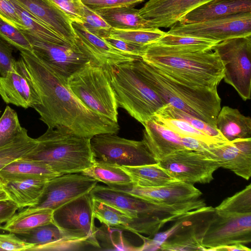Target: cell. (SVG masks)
<instances>
[{
	"instance_id": "6da1fadb",
	"label": "cell",
	"mask_w": 251,
	"mask_h": 251,
	"mask_svg": "<svg viewBox=\"0 0 251 251\" xmlns=\"http://www.w3.org/2000/svg\"><path fill=\"white\" fill-rule=\"evenodd\" d=\"M17 60L38 103L33 108L48 127L91 138L101 133L117 134L115 122L84 105L66 84L33 51H20Z\"/></svg>"
},
{
	"instance_id": "7a4b0ae2",
	"label": "cell",
	"mask_w": 251,
	"mask_h": 251,
	"mask_svg": "<svg viewBox=\"0 0 251 251\" xmlns=\"http://www.w3.org/2000/svg\"><path fill=\"white\" fill-rule=\"evenodd\" d=\"M147 63L188 84L217 88L223 79L224 68L212 50H194L153 43L141 57Z\"/></svg>"
},
{
	"instance_id": "3957f363",
	"label": "cell",
	"mask_w": 251,
	"mask_h": 251,
	"mask_svg": "<svg viewBox=\"0 0 251 251\" xmlns=\"http://www.w3.org/2000/svg\"><path fill=\"white\" fill-rule=\"evenodd\" d=\"M140 70L152 89L166 104L216 128L221 100L217 88L192 86L138 58Z\"/></svg>"
},
{
	"instance_id": "277c9868",
	"label": "cell",
	"mask_w": 251,
	"mask_h": 251,
	"mask_svg": "<svg viewBox=\"0 0 251 251\" xmlns=\"http://www.w3.org/2000/svg\"><path fill=\"white\" fill-rule=\"evenodd\" d=\"M138 58L105 69L118 106L144 125L166 104L145 78Z\"/></svg>"
},
{
	"instance_id": "5b68a950",
	"label": "cell",
	"mask_w": 251,
	"mask_h": 251,
	"mask_svg": "<svg viewBox=\"0 0 251 251\" xmlns=\"http://www.w3.org/2000/svg\"><path fill=\"white\" fill-rule=\"evenodd\" d=\"M36 139L37 146L23 158L43 162L60 175L81 173L94 162L90 138L48 127Z\"/></svg>"
},
{
	"instance_id": "8992f818",
	"label": "cell",
	"mask_w": 251,
	"mask_h": 251,
	"mask_svg": "<svg viewBox=\"0 0 251 251\" xmlns=\"http://www.w3.org/2000/svg\"><path fill=\"white\" fill-rule=\"evenodd\" d=\"M66 85L86 107L118 123L116 98L105 69L91 62L73 74Z\"/></svg>"
},
{
	"instance_id": "52a82bcc",
	"label": "cell",
	"mask_w": 251,
	"mask_h": 251,
	"mask_svg": "<svg viewBox=\"0 0 251 251\" xmlns=\"http://www.w3.org/2000/svg\"><path fill=\"white\" fill-rule=\"evenodd\" d=\"M224 68L223 79L244 100L251 99V35L237 37L216 44L212 48Z\"/></svg>"
},
{
	"instance_id": "ba28073f",
	"label": "cell",
	"mask_w": 251,
	"mask_h": 251,
	"mask_svg": "<svg viewBox=\"0 0 251 251\" xmlns=\"http://www.w3.org/2000/svg\"><path fill=\"white\" fill-rule=\"evenodd\" d=\"M93 199L89 193L76 198L53 212V222L70 240L99 248L96 237Z\"/></svg>"
},
{
	"instance_id": "9c48e42d",
	"label": "cell",
	"mask_w": 251,
	"mask_h": 251,
	"mask_svg": "<svg viewBox=\"0 0 251 251\" xmlns=\"http://www.w3.org/2000/svg\"><path fill=\"white\" fill-rule=\"evenodd\" d=\"M90 144L94 161L120 166L157 163L143 140L127 139L115 133H101L93 136Z\"/></svg>"
},
{
	"instance_id": "30bf717a",
	"label": "cell",
	"mask_w": 251,
	"mask_h": 251,
	"mask_svg": "<svg viewBox=\"0 0 251 251\" xmlns=\"http://www.w3.org/2000/svg\"><path fill=\"white\" fill-rule=\"evenodd\" d=\"M22 31L30 42L33 52L66 84L73 74L87 64L91 62L99 64L77 44L47 42L25 30Z\"/></svg>"
},
{
	"instance_id": "8fae6325",
	"label": "cell",
	"mask_w": 251,
	"mask_h": 251,
	"mask_svg": "<svg viewBox=\"0 0 251 251\" xmlns=\"http://www.w3.org/2000/svg\"><path fill=\"white\" fill-rule=\"evenodd\" d=\"M98 181L81 173L67 174L50 179L38 202L16 213L10 220L44 210H54L66 202L89 192Z\"/></svg>"
},
{
	"instance_id": "7c38bea8",
	"label": "cell",
	"mask_w": 251,
	"mask_h": 251,
	"mask_svg": "<svg viewBox=\"0 0 251 251\" xmlns=\"http://www.w3.org/2000/svg\"><path fill=\"white\" fill-rule=\"evenodd\" d=\"M173 179L187 183L206 184L213 179L218 162L203 151H176L157 162Z\"/></svg>"
},
{
	"instance_id": "4fadbf2b",
	"label": "cell",
	"mask_w": 251,
	"mask_h": 251,
	"mask_svg": "<svg viewBox=\"0 0 251 251\" xmlns=\"http://www.w3.org/2000/svg\"><path fill=\"white\" fill-rule=\"evenodd\" d=\"M168 34L206 39L220 42L251 35V12L242 13L201 22L170 27Z\"/></svg>"
},
{
	"instance_id": "5bb4252c",
	"label": "cell",
	"mask_w": 251,
	"mask_h": 251,
	"mask_svg": "<svg viewBox=\"0 0 251 251\" xmlns=\"http://www.w3.org/2000/svg\"><path fill=\"white\" fill-rule=\"evenodd\" d=\"M251 242V212L215 215L203 236L205 251L227 245H246Z\"/></svg>"
},
{
	"instance_id": "9a60e30c",
	"label": "cell",
	"mask_w": 251,
	"mask_h": 251,
	"mask_svg": "<svg viewBox=\"0 0 251 251\" xmlns=\"http://www.w3.org/2000/svg\"><path fill=\"white\" fill-rule=\"evenodd\" d=\"M92 199L101 201L132 217L151 218L163 224L166 218L164 205L145 201L108 186L96 185L90 192Z\"/></svg>"
},
{
	"instance_id": "2e32d148",
	"label": "cell",
	"mask_w": 251,
	"mask_h": 251,
	"mask_svg": "<svg viewBox=\"0 0 251 251\" xmlns=\"http://www.w3.org/2000/svg\"><path fill=\"white\" fill-rule=\"evenodd\" d=\"M215 159L220 167L249 180L251 176V138L237 139L212 145L203 151Z\"/></svg>"
},
{
	"instance_id": "e0dca14e",
	"label": "cell",
	"mask_w": 251,
	"mask_h": 251,
	"mask_svg": "<svg viewBox=\"0 0 251 251\" xmlns=\"http://www.w3.org/2000/svg\"><path fill=\"white\" fill-rule=\"evenodd\" d=\"M157 204H172L199 199L202 193L193 184L175 180L156 187L135 185L114 188Z\"/></svg>"
},
{
	"instance_id": "ac0fdd59",
	"label": "cell",
	"mask_w": 251,
	"mask_h": 251,
	"mask_svg": "<svg viewBox=\"0 0 251 251\" xmlns=\"http://www.w3.org/2000/svg\"><path fill=\"white\" fill-rule=\"evenodd\" d=\"M211 0H149L139 13L154 27H170L186 13Z\"/></svg>"
},
{
	"instance_id": "d6986e66",
	"label": "cell",
	"mask_w": 251,
	"mask_h": 251,
	"mask_svg": "<svg viewBox=\"0 0 251 251\" xmlns=\"http://www.w3.org/2000/svg\"><path fill=\"white\" fill-rule=\"evenodd\" d=\"M72 25L78 47L104 69L140 57L115 48L104 39L91 33L80 23L74 21Z\"/></svg>"
},
{
	"instance_id": "ffe728a7",
	"label": "cell",
	"mask_w": 251,
	"mask_h": 251,
	"mask_svg": "<svg viewBox=\"0 0 251 251\" xmlns=\"http://www.w3.org/2000/svg\"><path fill=\"white\" fill-rule=\"evenodd\" d=\"M19 5L58 35L76 44L74 21L49 0H14Z\"/></svg>"
},
{
	"instance_id": "44dd1931",
	"label": "cell",
	"mask_w": 251,
	"mask_h": 251,
	"mask_svg": "<svg viewBox=\"0 0 251 251\" xmlns=\"http://www.w3.org/2000/svg\"><path fill=\"white\" fill-rule=\"evenodd\" d=\"M93 213L101 223L108 227L129 231L136 234H156L160 229L152 219L143 216L132 217L101 201L93 199Z\"/></svg>"
},
{
	"instance_id": "7402d4cb",
	"label": "cell",
	"mask_w": 251,
	"mask_h": 251,
	"mask_svg": "<svg viewBox=\"0 0 251 251\" xmlns=\"http://www.w3.org/2000/svg\"><path fill=\"white\" fill-rule=\"evenodd\" d=\"M143 141L157 162L168 155L185 149L183 137L153 118L143 125Z\"/></svg>"
},
{
	"instance_id": "603a6c76",
	"label": "cell",
	"mask_w": 251,
	"mask_h": 251,
	"mask_svg": "<svg viewBox=\"0 0 251 251\" xmlns=\"http://www.w3.org/2000/svg\"><path fill=\"white\" fill-rule=\"evenodd\" d=\"M0 177L9 200L13 202L20 210L38 202L50 180L33 176Z\"/></svg>"
},
{
	"instance_id": "cb8c5ba5",
	"label": "cell",
	"mask_w": 251,
	"mask_h": 251,
	"mask_svg": "<svg viewBox=\"0 0 251 251\" xmlns=\"http://www.w3.org/2000/svg\"><path fill=\"white\" fill-rule=\"evenodd\" d=\"M215 214L214 208L206 206L186 213L175 220L176 223L170 228L157 234L145 250L159 248L170 236L180 232H193L204 236Z\"/></svg>"
},
{
	"instance_id": "d4e9b609",
	"label": "cell",
	"mask_w": 251,
	"mask_h": 251,
	"mask_svg": "<svg viewBox=\"0 0 251 251\" xmlns=\"http://www.w3.org/2000/svg\"><path fill=\"white\" fill-rule=\"evenodd\" d=\"M246 12H251V0H212L186 13L178 23L194 24Z\"/></svg>"
},
{
	"instance_id": "484cf974",
	"label": "cell",
	"mask_w": 251,
	"mask_h": 251,
	"mask_svg": "<svg viewBox=\"0 0 251 251\" xmlns=\"http://www.w3.org/2000/svg\"><path fill=\"white\" fill-rule=\"evenodd\" d=\"M18 235L25 241L35 245L29 251L74 250L82 246L68 239L54 223Z\"/></svg>"
},
{
	"instance_id": "4316f807",
	"label": "cell",
	"mask_w": 251,
	"mask_h": 251,
	"mask_svg": "<svg viewBox=\"0 0 251 251\" xmlns=\"http://www.w3.org/2000/svg\"><path fill=\"white\" fill-rule=\"evenodd\" d=\"M216 128L228 141L251 138V119L237 109L224 106L216 118Z\"/></svg>"
},
{
	"instance_id": "83f0119b",
	"label": "cell",
	"mask_w": 251,
	"mask_h": 251,
	"mask_svg": "<svg viewBox=\"0 0 251 251\" xmlns=\"http://www.w3.org/2000/svg\"><path fill=\"white\" fill-rule=\"evenodd\" d=\"M112 28L145 29L155 28L139 14V9L132 6L119 7L94 10Z\"/></svg>"
},
{
	"instance_id": "f1b7e54d",
	"label": "cell",
	"mask_w": 251,
	"mask_h": 251,
	"mask_svg": "<svg viewBox=\"0 0 251 251\" xmlns=\"http://www.w3.org/2000/svg\"><path fill=\"white\" fill-rule=\"evenodd\" d=\"M81 173L113 188L133 185L129 175L116 164L94 161L91 166Z\"/></svg>"
},
{
	"instance_id": "f546056e",
	"label": "cell",
	"mask_w": 251,
	"mask_h": 251,
	"mask_svg": "<svg viewBox=\"0 0 251 251\" xmlns=\"http://www.w3.org/2000/svg\"><path fill=\"white\" fill-rule=\"evenodd\" d=\"M59 176L47 164L23 157L10 163L0 171V177L33 176L50 179Z\"/></svg>"
},
{
	"instance_id": "4dcf8cb0",
	"label": "cell",
	"mask_w": 251,
	"mask_h": 251,
	"mask_svg": "<svg viewBox=\"0 0 251 251\" xmlns=\"http://www.w3.org/2000/svg\"><path fill=\"white\" fill-rule=\"evenodd\" d=\"M121 167L130 176L133 185L141 187H156L175 180L157 163L137 166Z\"/></svg>"
},
{
	"instance_id": "1f68e13d",
	"label": "cell",
	"mask_w": 251,
	"mask_h": 251,
	"mask_svg": "<svg viewBox=\"0 0 251 251\" xmlns=\"http://www.w3.org/2000/svg\"><path fill=\"white\" fill-rule=\"evenodd\" d=\"M37 144V139L30 137L27 130L22 127L20 133L12 141L0 147V171L10 163L29 153Z\"/></svg>"
},
{
	"instance_id": "d6a6232c",
	"label": "cell",
	"mask_w": 251,
	"mask_h": 251,
	"mask_svg": "<svg viewBox=\"0 0 251 251\" xmlns=\"http://www.w3.org/2000/svg\"><path fill=\"white\" fill-rule=\"evenodd\" d=\"M0 96L7 104L29 108L21 82L17 64L5 77L0 76Z\"/></svg>"
},
{
	"instance_id": "836d02e7",
	"label": "cell",
	"mask_w": 251,
	"mask_h": 251,
	"mask_svg": "<svg viewBox=\"0 0 251 251\" xmlns=\"http://www.w3.org/2000/svg\"><path fill=\"white\" fill-rule=\"evenodd\" d=\"M11 0L14 4L18 14L26 28V30H25L45 42L58 44H72L58 35L22 7L14 0Z\"/></svg>"
},
{
	"instance_id": "e575fe53",
	"label": "cell",
	"mask_w": 251,
	"mask_h": 251,
	"mask_svg": "<svg viewBox=\"0 0 251 251\" xmlns=\"http://www.w3.org/2000/svg\"><path fill=\"white\" fill-rule=\"evenodd\" d=\"M53 212L50 209L38 211L17 219L9 220L0 229L20 234L37 226L53 222Z\"/></svg>"
},
{
	"instance_id": "d590c367",
	"label": "cell",
	"mask_w": 251,
	"mask_h": 251,
	"mask_svg": "<svg viewBox=\"0 0 251 251\" xmlns=\"http://www.w3.org/2000/svg\"><path fill=\"white\" fill-rule=\"evenodd\" d=\"M155 113L185 121L219 143L228 142L216 128L169 104H166Z\"/></svg>"
},
{
	"instance_id": "8d00e7d4",
	"label": "cell",
	"mask_w": 251,
	"mask_h": 251,
	"mask_svg": "<svg viewBox=\"0 0 251 251\" xmlns=\"http://www.w3.org/2000/svg\"><path fill=\"white\" fill-rule=\"evenodd\" d=\"M153 118L158 123L181 136L196 138L210 146L220 144L213 138L197 129L185 121L157 113L154 114Z\"/></svg>"
},
{
	"instance_id": "74e56055",
	"label": "cell",
	"mask_w": 251,
	"mask_h": 251,
	"mask_svg": "<svg viewBox=\"0 0 251 251\" xmlns=\"http://www.w3.org/2000/svg\"><path fill=\"white\" fill-rule=\"evenodd\" d=\"M165 32L159 28L145 29H119L112 28L110 37L146 46L160 38Z\"/></svg>"
},
{
	"instance_id": "f35d334b",
	"label": "cell",
	"mask_w": 251,
	"mask_h": 251,
	"mask_svg": "<svg viewBox=\"0 0 251 251\" xmlns=\"http://www.w3.org/2000/svg\"><path fill=\"white\" fill-rule=\"evenodd\" d=\"M203 236L192 232L174 234L163 242L159 248L163 251H205Z\"/></svg>"
},
{
	"instance_id": "ab89813d",
	"label": "cell",
	"mask_w": 251,
	"mask_h": 251,
	"mask_svg": "<svg viewBox=\"0 0 251 251\" xmlns=\"http://www.w3.org/2000/svg\"><path fill=\"white\" fill-rule=\"evenodd\" d=\"M158 44L194 50H208L219 42L206 39L175 35L166 32L155 42Z\"/></svg>"
},
{
	"instance_id": "60d3db41",
	"label": "cell",
	"mask_w": 251,
	"mask_h": 251,
	"mask_svg": "<svg viewBox=\"0 0 251 251\" xmlns=\"http://www.w3.org/2000/svg\"><path fill=\"white\" fill-rule=\"evenodd\" d=\"M215 208L217 213L232 214L251 212V185L225 199Z\"/></svg>"
},
{
	"instance_id": "b9f144b4",
	"label": "cell",
	"mask_w": 251,
	"mask_h": 251,
	"mask_svg": "<svg viewBox=\"0 0 251 251\" xmlns=\"http://www.w3.org/2000/svg\"><path fill=\"white\" fill-rule=\"evenodd\" d=\"M22 127L17 112L7 105L0 118V147L12 141L20 133Z\"/></svg>"
},
{
	"instance_id": "7bdbcfd3",
	"label": "cell",
	"mask_w": 251,
	"mask_h": 251,
	"mask_svg": "<svg viewBox=\"0 0 251 251\" xmlns=\"http://www.w3.org/2000/svg\"><path fill=\"white\" fill-rule=\"evenodd\" d=\"M0 37L20 51H32L31 45L22 30L0 18Z\"/></svg>"
},
{
	"instance_id": "ee69618b",
	"label": "cell",
	"mask_w": 251,
	"mask_h": 251,
	"mask_svg": "<svg viewBox=\"0 0 251 251\" xmlns=\"http://www.w3.org/2000/svg\"><path fill=\"white\" fill-rule=\"evenodd\" d=\"M93 35L104 39L109 37L112 27L94 10L84 5V15L81 23Z\"/></svg>"
},
{
	"instance_id": "f6af8a7d",
	"label": "cell",
	"mask_w": 251,
	"mask_h": 251,
	"mask_svg": "<svg viewBox=\"0 0 251 251\" xmlns=\"http://www.w3.org/2000/svg\"><path fill=\"white\" fill-rule=\"evenodd\" d=\"M65 12L74 22L82 23L84 5L82 0H49Z\"/></svg>"
},
{
	"instance_id": "bcb514c9",
	"label": "cell",
	"mask_w": 251,
	"mask_h": 251,
	"mask_svg": "<svg viewBox=\"0 0 251 251\" xmlns=\"http://www.w3.org/2000/svg\"><path fill=\"white\" fill-rule=\"evenodd\" d=\"M0 18L21 30H26L11 0H0Z\"/></svg>"
},
{
	"instance_id": "7dc6e473",
	"label": "cell",
	"mask_w": 251,
	"mask_h": 251,
	"mask_svg": "<svg viewBox=\"0 0 251 251\" xmlns=\"http://www.w3.org/2000/svg\"><path fill=\"white\" fill-rule=\"evenodd\" d=\"M34 246V244L25 241L15 233L0 234V248L3 251H26Z\"/></svg>"
},
{
	"instance_id": "c3c4849f",
	"label": "cell",
	"mask_w": 251,
	"mask_h": 251,
	"mask_svg": "<svg viewBox=\"0 0 251 251\" xmlns=\"http://www.w3.org/2000/svg\"><path fill=\"white\" fill-rule=\"evenodd\" d=\"M13 48L9 44L0 37V75L5 77L12 71L16 64Z\"/></svg>"
},
{
	"instance_id": "681fc988",
	"label": "cell",
	"mask_w": 251,
	"mask_h": 251,
	"mask_svg": "<svg viewBox=\"0 0 251 251\" xmlns=\"http://www.w3.org/2000/svg\"><path fill=\"white\" fill-rule=\"evenodd\" d=\"M145 0H82L84 5L95 10L119 7H134Z\"/></svg>"
},
{
	"instance_id": "f907efd6",
	"label": "cell",
	"mask_w": 251,
	"mask_h": 251,
	"mask_svg": "<svg viewBox=\"0 0 251 251\" xmlns=\"http://www.w3.org/2000/svg\"><path fill=\"white\" fill-rule=\"evenodd\" d=\"M104 40L115 48L123 52L139 57H141L147 46L137 45L110 37Z\"/></svg>"
},
{
	"instance_id": "816d5d0a",
	"label": "cell",
	"mask_w": 251,
	"mask_h": 251,
	"mask_svg": "<svg viewBox=\"0 0 251 251\" xmlns=\"http://www.w3.org/2000/svg\"><path fill=\"white\" fill-rule=\"evenodd\" d=\"M19 208L11 201H0V224L6 223L16 214Z\"/></svg>"
},
{
	"instance_id": "f5cc1de1",
	"label": "cell",
	"mask_w": 251,
	"mask_h": 251,
	"mask_svg": "<svg viewBox=\"0 0 251 251\" xmlns=\"http://www.w3.org/2000/svg\"><path fill=\"white\" fill-rule=\"evenodd\" d=\"M213 251H251V250L246 246V245L242 244H235L231 245L223 246L216 248Z\"/></svg>"
},
{
	"instance_id": "db71d44e",
	"label": "cell",
	"mask_w": 251,
	"mask_h": 251,
	"mask_svg": "<svg viewBox=\"0 0 251 251\" xmlns=\"http://www.w3.org/2000/svg\"><path fill=\"white\" fill-rule=\"evenodd\" d=\"M6 200H9V199L4 189L2 182L0 177V201Z\"/></svg>"
},
{
	"instance_id": "11a10c76",
	"label": "cell",
	"mask_w": 251,
	"mask_h": 251,
	"mask_svg": "<svg viewBox=\"0 0 251 251\" xmlns=\"http://www.w3.org/2000/svg\"><path fill=\"white\" fill-rule=\"evenodd\" d=\"M1 113V110L0 109V114Z\"/></svg>"
},
{
	"instance_id": "9f6ffc18",
	"label": "cell",
	"mask_w": 251,
	"mask_h": 251,
	"mask_svg": "<svg viewBox=\"0 0 251 251\" xmlns=\"http://www.w3.org/2000/svg\"><path fill=\"white\" fill-rule=\"evenodd\" d=\"M0 251H3L0 248Z\"/></svg>"
}]
</instances>
